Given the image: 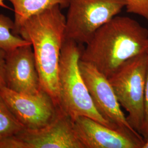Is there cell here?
<instances>
[{"mask_svg":"<svg viewBox=\"0 0 148 148\" xmlns=\"http://www.w3.org/2000/svg\"><path fill=\"white\" fill-rule=\"evenodd\" d=\"M148 51L133 57L108 78L120 106L128 112L127 120L141 135L144 119V89Z\"/></svg>","mask_w":148,"mask_h":148,"instance_id":"obj_4","label":"cell"},{"mask_svg":"<svg viewBox=\"0 0 148 148\" xmlns=\"http://www.w3.org/2000/svg\"><path fill=\"white\" fill-rule=\"evenodd\" d=\"M84 47V45L65 39L59 69V107L74 121L79 116L88 117L106 126L119 129L95 109L82 78L79 64Z\"/></svg>","mask_w":148,"mask_h":148,"instance_id":"obj_3","label":"cell"},{"mask_svg":"<svg viewBox=\"0 0 148 148\" xmlns=\"http://www.w3.org/2000/svg\"><path fill=\"white\" fill-rule=\"evenodd\" d=\"M126 12L141 16L148 22V0H124Z\"/></svg>","mask_w":148,"mask_h":148,"instance_id":"obj_14","label":"cell"},{"mask_svg":"<svg viewBox=\"0 0 148 148\" xmlns=\"http://www.w3.org/2000/svg\"><path fill=\"white\" fill-rule=\"evenodd\" d=\"M0 7L6 9H10V8L8 6L5 5L4 0H0Z\"/></svg>","mask_w":148,"mask_h":148,"instance_id":"obj_18","label":"cell"},{"mask_svg":"<svg viewBox=\"0 0 148 148\" xmlns=\"http://www.w3.org/2000/svg\"><path fill=\"white\" fill-rule=\"evenodd\" d=\"M0 148H29L27 143L16 135L0 139Z\"/></svg>","mask_w":148,"mask_h":148,"instance_id":"obj_15","label":"cell"},{"mask_svg":"<svg viewBox=\"0 0 148 148\" xmlns=\"http://www.w3.org/2000/svg\"><path fill=\"white\" fill-rule=\"evenodd\" d=\"M5 55L4 51L0 49V88L5 87Z\"/></svg>","mask_w":148,"mask_h":148,"instance_id":"obj_17","label":"cell"},{"mask_svg":"<svg viewBox=\"0 0 148 148\" xmlns=\"http://www.w3.org/2000/svg\"><path fill=\"white\" fill-rule=\"evenodd\" d=\"M148 51V29L128 16H116L95 32L80 60L108 79L128 59Z\"/></svg>","mask_w":148,"mask_h":148,"instance_id":"obj_1","label":"cell"},{"mask_svg":"<svg viewBox=\"0 0 148 148\" xmlns=\"http://www.w3.org/2000/svg\"><path fill=\"white\" fill-rule=\"evenodd\" d=\"M5 82L10 90L24 94L35 95L42 89L30 44L6 53Z\"/></svg>","mask_w":148,"mask_h":148,"instance_id":"obj_10","label":"cell"},{"mask_svg":"<svg viewBox=\"0 0 148 148\" xmlns=\"http://www.w3.org/2000/svg\"><path fill=\"white\" fill-rule=\"evenodd\" d=\"M143 148H148V137L145 139Z\"/></svg>","mask_w":148,"mask_h":148,"instance_id":"obj_19","label":"cell"},{"mask_svg":"<svg viewBox=\"0 0 148 148\" xmlns=\"http://www.w3.org/2000/svg\"><path fill=\"white\" fill-rule=\"evenodd\" d=\"M74 126L84 148H143L145 143L138 133L108 127L88 117H77Z\"/></svg>","mask_w":148,"mask_h":148,"instance_id":"obj_8","label":"cell"},{"mask_svg":"<svg viewBox=\"0 0 148 148\" xmlns=\"http://www.w3.org/2000/svg\"><path fill=\"white\" fill-rule=\"evenodd\" d=\"M14 28V21L10 17L0 14V49L5 53L22 46L30 44L21 36L15 35L13 32Z\"/></svg>","mask_w":148,"mask_h":148,"instance_id":"obj_12","label":"cell"},{"mask_svg":"<svg viewBox=\"0 0 148 148\" xmlns=\"http://www.w3.org/2000/svg\"><path fill=\"white\" fill-rule=\"evenodd\" d=\"M29 148H84L75 131L74 121L59 107L52 121L42 128H24L16 134Z\"/></svg>","mask_w":148,"mask_h":148,"instance_id":"obj_9","label":"cell"},{"mask_svg":"<svg viewBox=\"0 0 148 148\" xmlns=\"http://www.w3.org/2000/svg\"><path fill=\"white\" fill-rule=\"evenodd\" d=\"M79 65L82 78L98 112L117 128L137 132L127 121L108 79L90 64L79 60Z\"/></svg>","mask_w":148,"mask_h":148,"instance_id":"obj_7","label":"cell"},{"mask_svg":"<svg viewBox=\"0 0 148 148\" xmlns=\"http://www.w3.org/2000/svg\"><path fill=\"white\" fill-rule=\"evenodd\" d=\"M24 128L0 94V139L16 135Z\"/></svg>","mask_w":148,"mask_h":148,"instance_id":"obj_13","label":"cell"},{"mask_svg":"<svg viewBox=\"0 0 148 148\" xmlns=\"http://www.w3.org/2000/svg\"><path fill=\"white\" fill-rule=\"evenodd\" d=\"M65 39L86 45L99 27L125 7L124 0H68Z\"/></svg>","mask_w":148,"mask_h":148,"instance_id":"obj_5","label":"cell"},{"mask_svg":"<svg viewBox=\"0 0 148 148\" xmlns=\"http://www.w3.org/2000/svg\"><path fill=\"white\" fill-rule=\"evenodd\" d=\"M0 94L17 120L27 130L45 127L57 115L58 106L43 89L36 94L27 95L3 87L0 88Z\"/></svg>","mask_w":148,"mask_h":148,"instance_id":"obj_6","label":"cell"},{"mask_svg":"<svg viewBox=\"0 0 148 148\" xmlns=\"http://www.w3.org/2000/svg\"><path fill=\"white\" fill-rule=\"evenodd\" d=\"M13 5L14 11V28L13 32L18 35L22 25L28 19L54 5L62 9L68 7V0H7Z\"/></svg>","mask_w":148,"mask_h":148,"instance_id":"obj_11","label":"cell"},{"mask_svg":"<svg viewBox=\"0 0 148 148\" xmlns=\"http://www.w3.org/2000/svg\"><path fill=\"white\" fill-rule=\"evenodd\" d=\"M144 119L143 128L141 132V136L143 137L144 140L148 137V60L147 65V76L145 80V85L144 89Z\"/></svg>","mask_w":148,"mask_h":148,"instance_id":"obj_16","label":"cell"},{"mask_svg":"<svg viewBox=\"0 0 148 148\" xmlns=\"http://www.w3.org/2000/svg\"><path fill=\"white\" fill-rule=\"evenodd\" d=\"M61 10L60 5H54L32 16L18 32L32 46L42 88L58 106L59 69L66 26Z\"/></svg>","mask_w":148,"mask_h":148,"instance_id":"obj_2","label":"cell"}]
</instances>
